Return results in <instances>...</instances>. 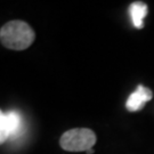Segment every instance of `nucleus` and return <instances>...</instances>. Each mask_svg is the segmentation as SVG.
<instances>
[{
  "label": "nucleus",
  "mask_w": 154,
  "mask_h": 154,
  "mask_svg": "<svg viewBox=\"0 0 154 154\" xmlns=\"http://www.w3.org/2000/svg\"><path fill=\"white\" fill-rule=\"evenodd\" d=\"M152 97H153L152 90L144 87L143 85H139L136 90L130 94V96L127 99L126 109L129 112H137L142 110L145 104L152 99Z\"/></svg>",
  "instance_id": "4"
},
{
  "label": "nucleus",
  "mask_w": 154,
  "mask_h": 154,
  "mask_svg": "<svg viewBox=\"0 0 154 154\" xmlns=\"http://www.w3.org/2000/svg\"><path fill=\"white\" fill-rule=\"evenodd\" d=\"M22 116L16 111L0 113V142L5 143L9 138L16 137L22 130Z\"/></svg>",
  "instance_id": "3"
},
{
  "label": "nucleus",
  "mask_w": 154,
  "mask_h": 154,
  "mask_svg": "<svg viewBox=\"0 0 154 154\" xmlns=\"http://www.w3.org/2000/svg\"><path fill=\"white\" fill-rule=\"evenodd\" d=\"M147 14V6L142 1H136L130 5V16L134 26L142 29L144 26V18Z\"/></svg>",
  "instance_id": "5"
},
{
  "label": "nucleus",
  "mask_w": 154,
  "mask_h": 154,
  "mask_svg": "<svg viewBox=\"0 0 154 154\" xmlns=\"http://www.w3.org/2000/svg\"><path fill=\"white\" fill-rule=\"evenodd\" d=\"M34 38L35 35L32 28L23 21L8 22L0 31L1 44L13 50L26 49L32 45Z\"/></svg>",
  "instance_id": "1"
},
{
  "label": "nucleus",
  "mask_w": 154,
  "mask_h": 154,
  "mask_svg": "<svg viewBox=\"0 0 154 154\" xmlns=\"http://www.w3.org/2000/svg\"><path fill=\"white\" fill-rule=\"evenodd\" d=\"M94 153V149H90L87 151V154H93Z\"/></svg>",
  "instance_id": "6"
},
{
  "label": "nucleus",
  "mask_w": 154,
  "mask_h": 154,
  "mask_svg": "<svg viewBox=\"0 0 154 154\" xmlns=\"http://www.w3.org/2000/svg\"><path fill=\"white\" fill-rule=\"evenodd\" d=\"M97 142L95 132L88 128H74L65 131L60 139V145L69 152H87Z\"/></svg>",
  "instance_id": "2"
}]
</instances>
